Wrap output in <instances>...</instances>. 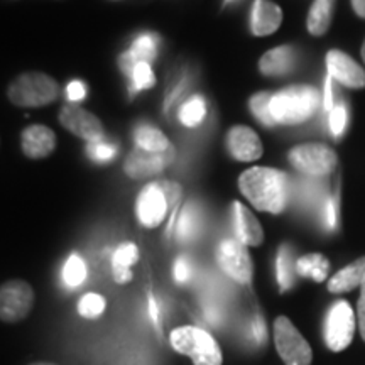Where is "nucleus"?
I'll return each instance as SVG.
<instances>
[{"mask_svg": "<svg viewBox=\"0 0 365 365\" xmlns=\"http://www.w3.org/2000/svg\"><path fill=\"white\" fill-rule=\"evenodd\" d=\"M242 195L261 212L277 215L289 200V178L272 168H250L239 178Z\"/></svg>", "mask_w": 365, "mask_h": 365, "instance_id": "nucleus-1", "label": "nucleus"}, {"mask_svg": "<svg viewBox=\"0 0 365 365\" xmlns=\"http://www.w3.org/2000/svg\"><path fill=\"white\" fill-rule=\"evenodd\" d=\"M319 93L313 86H289L272 95L271 112L276 124L294 125L308 120L318 110Z\"/></svg>", "mask_w": 365, "mask_h": 365, "instance_id": "nucleus-2", "label": "nucleus"}, {"mask_svg": "<svg viewBox=\"0 0 365 365\" xmlns=\"http://www.w3.org/2000/svg\"><path fill=\"white\" fill-rule=\"evenodd\" d=\"M171 346L191 359L193 365H222V350L208 331L198 327H180L171 331Z\"/></svg>", "mask_w": 365, "mask_h": 365, "instance_id": "nucleus-3", "label": "nucleus"}, {"mask_svg": "<svg viewBox=\"0 0 365 365\" xmlns=\"http://www.w3.org/2000/svg\"><path fill=\"white\" fill-rule=\"evenodd\" d=\"M59 97V85L44 73H24L9 86V100L17 107H44Z\"/></svg>", "mask_w": 365, "mask_h": 365, "instance_id": "nucleus-4", "label": "nucleus"}, {"mask_svg": "<svg viewBox=\"0 0 365 365\" xmlns=\"http://www.w3.org/2000/svg\"><path fill=\"white\" fill-rule=\"evenodd\" d=\"M274 344L286 365H312V346L289 318L277 317L274 322Z\"/></svg>", "mask_w": 365, "mask_h": 365, "instance_id": "nucleus-5", "label": "nucleus"}, {"mask_svg": "<svg viewBox=\"0 0 365 365\" xmlns=\"http://www.w3.org/2000/svg\"><path fill=\"white\" fill-rule=\"evenodd\" d=\"M357 318L352 307L344 299L336 301L325 319V341L331 352H341L352 344Z\"/></svg>", "mask_w": 365, "mask_h": 365, "instance_id": "nucleus-6", "label": "nucleus"}, {"mask_svg": "<svg viewBox=\"0 0 365 365\" xmlns=\"http://www.w3.org/2000/svg\"><path fill=\"white\" fill-rule=\"evenodd\" d=\"M289 163L308 176H327L336 168V153L325 144H301L291 149Z\"/></svg>", "mask_w": 365, "mask_h": 365, "instance_id": "nucleus-7", "label": "nucleus"}, {"mask_svg": "<svg viewBox=\"0 0 365 365\" xmlns=\"http://www.w3.org/2000/svg\"><path fill=\"white\" fill-rule=\"evenodd\" d=\"M217 261L222 271L234 281L240 284H247L252 281V257H250L247 245L242 244L239 239L222 240L217 250Z\"/></svg>", "mask_w": 365, "mask_h": 365, "instance_id": "nucleus-8", "label": "nucleus"}, {"mask_svg": "<svg viewBox=\"0 0 365 365\" xmlns=\"http://www.w3.org/2000/svg\"><path fill=\"white\" fill-rule=\"evenodd\" d=\"M34 304V291L26 281L14 279L2 284L0 289V317L2 322L16 323L31 313Z\"/></svg>", "mask_w": 365, "mask_h": 365, "instance_id": "nucleus-9", "label": "nucleus"}, {"mask_svg": "<svg viewBox=\"0 0 365 365\" xmlns=\"http://www.w3.org/2000/svg\"><path fill=\"white\" fill-rule=\"evenodd\" d=\"M175 161V148L164 150V153H150L140 148H134V150L125 159L124 170L125 175L132 180H145V178L159 175L164 168H168Z\"/></svg>", "mask_w": 365, "mask_h": 365, "instance_id": "nucleus-10", "label": "nucleus"}, {"mask_svg": "<svg viewBox=\"0 0 365 365\" xmlns=\"http://www.w3.org/2000/svg\"><path fill=\"white\" fill-rule=\"evenodd\" d=\"M59 122L63 127H66L71 134L78 135L80 139L86 143H98L103 137V125L98 120L97 115L78 107V105L68 103L59 112Z\"/></svg>", "mask_w": 365, "mask_h": 365, "instance_id": "nucleus-11", "label": "nucleus"}, {"mask_svg": "<svg viewBox=\"0 0 365 365\" xmlns=\"http://www.w3.org/2000/svg\"><path fill=\"white\" fill-rule=\"evenodd\" d=\"M168 207H170V202L159 182H150L140 191L137 198V218L144 227L156 228L166 217Z\"/></svg>", "mask_w": 365, "mask_h": 365, "instance_id": "nucleus-12", "label": "nucleus"}, {"mask_svg": "<svg viewBox=\"0 0 365 365\" xmlns=\"http://www.w3.org/2000/svg\"><path fill=\"white\" fill-rule=\"evenodd\" d=\"M227 149L235 161L250 163L262 156V143L252 129L235 125L227 134Z\"/></svg>", "mask_w": 365, "mask_h": 365, "instance_id": "nucleus-13", "label": "nucleus"}, {"mask_svg": "<svg viewBox=\"0 0 365 365\" xmlns=\"http://www.w3.org/2000/svg\"><path fill=\"white\" fill-rule=\"evenodd\" d=\"M327 70L328 76L340 81L349 88H364L365 86V71L364 68L355 63L349 54L331 49L327 54Z\"/></svg>", "mask_w": 365, "mask_h": 365, "instance_id": "nucleus-14", "label": "nucleus"}, {"mask_svg": "<svg viewBox=\"0 0 365 365\" xmlns=\"http://www.w3.org/2000/svg\"><path fill=\"white\" fill-rule=\"evenodd\" d=\"M54 148H56V135L49 127L31 125L22 132V150L27 158H46L53 153Z\"/></svg>", "mask_w": 365, "mask_h": 365, "instance_id": "nucleus-15", "label": "nucleus"}, {"mask_svg": "<svg viewBox=\"0 0 365 365\" xmlns=\"http://www.w3.org/2000/svg\"><path fill=\"white\" fill-rule=\"evenodd\" d=\"M282 12L269 0H255L250 14V31L254 36H269L279 29Z\"/></svg>", "mask_w": 365, "mask_h": 365, "instance_id": "nucleus-16", "label": "nucleus"}, {"mask_svg": "<svg viewBox=\"0 0 365 365\" xmlns=\"http://www.w3.org/2000/svg\"><path fill=\"white\" fill-rule=\"evenodd\" d=\"M235 234L242 244L247 247H259L264 242V230L254 213L240 202L234 203Z\"/></svg>", "mask_w": 365, "mask_h": 365, "instance_id": "nucleus-17", "label": "nucleus"}, {"mask_svg": "<svg viewBox=\"0 0 365 365\" xmlns=\"http://www.w3.org/2000/svg\"><path fill=\"white\" fill-rule=\"evenodd\" d=\"M296 53L291 46H281L267 51L259 61V70L266 76H284L294 70Z\"/></svg>", "mask_w": 365, "mask_h": 365, "instance_id": "nucleus-18", "label": "nucleus"}, {"mask_svg": "<svg viewBox=\"0 0 365 365\" xmlns=\"http://www.w3.org/2000/svg\"><path fill=\"white\" fill-rule=\"evenodd\" d=\"M365 281V255L357 259L349 266L340 269L335 276L328 281V291L330 293L340 294L349 293V291L355 289V287H362Z\"/></svg>", "mask_w": 365, "mask_h": 365, "instance_id": "nucleus-19", "label": "nucleus"}, {"mask_svg": "<svg viewBox=\"0 0 365 365\" xmlns=\"http://www.w3.org/2000/svg\"><path fill=\"white\" fill-rule=\"evenodd\" d=\"M139 261V249L132 242H124L117 247L112 255V272L113 279L118 284H127L132 281L130 267Z\"/></svg>", "mask_w": 365, "mask_h": 365, "instance_id": "nucleus-20", "label": "nucleus"}, {"mask_svg": "<svg viewBox=\"0 0 365 365\" xmlns=\"http://www.w3.org/2000/svg\"><path fill=\"white\" fill-rule=\"evenodd\" d=\"M296 272L303 277H312L313 281L322 282L330 272V262L322 254H308L296 261Z\"/></svg>", "mask_w": 365, "mask_h": 365, "instance_id": "nucleus-21", "label": "nucleus"}, {"mask_svg": "<svg viewBox=\"0 0 365 365\" xmlns=\"http://www.w3.org/2000/svg\"><path fill=\"white\" fill-rule=\"evenodd\" d=\"M335 0H314L308 14V31L313 36H323L331 22Z\"/></svg>", "mask_w": 365, "mask_h": 365, "instance_id": "nucleus-22", "label": "nucleus"}, {"mask_svg": "<svg viewBox=\"0 0 365 365\" xmlns=\"http://www.w3.org/2000/svg\"><path fill=\"white\" fill-rule=\"evenodd\" d=\"M135 148H140L144 150H150V153H164L171 148V143L168 137L163 134L156 127L150 125H140L137 127L134 132Z\"/></svg>", "mask_w": 365, "mask_h": 365, "instance_id": "nucleus-23", "label": "nucleus"}, {"mask_svg": "<svg viewBox=\"0 0 365 365\" xmlns=\"http://www.w3.org/2000/svg\"><path fill=\"white\" fill-rule=\"evenodd\" d=\"M294 271L296 264L293 262V250H291L289 245H282L276 259V276L282 293L293 286Z\"/></svg>", "mask_w": 365, "mask_h": 365, "instance_id": "nucleus-24", "label": "nucleus"}, {"mask_svg": "<svg viewBox=\"0 0 365 365\" xmlns=\"http://www.w3.org/2000/svg\"><path fill=\"white\" fill-rule=\"evenodd\" d=\"M205 117H207V103L198 95L186 100L180 110V120L186 127H198Z\"/></svg>", "mask_w": 365, "mask_h": 365, "instance_id": "nucleus-25", "label": "nucleus"}, {"mask_svg": "<svg viewBox=\"0 0 365 365\" xmlns=\"http://www.w3.org/2000/svg\"><path fill=\"white\" fill-rule=\"evenodd\" d=\"M86 274H88V271H86V264L83 259L78 254H71L68 257L65 267H63V281H65V284L70 287H78L85 282Z\"/></svg>", "mask_w": 365, "mask_h": 365, "instance_id": "nucleus-26", "label": "nucleus"}, {"mask_svg": "<svg viewBox=\"0 0 365 365\" xmlns=\"http://www.w3.org/2000/svg\"><path fill=\"white\" fill-rule=\"evenodd\" d=\"M130 53L137 61L149 63L158 56V38L154 34H143L132 43Z\"/></svg>", "mask_w": 365, "mask_h": 365, "instance_id": "nucleus-27", "label": "nucleus"}, {"mask_svg": "<svg viewBox=\"0 0 365 365\" xmlns=\"http://www.w3.org/2000/svg\"><path fill=\"white\" fill-rule=\"evenodd\" d=\"M271 100L272 95L266 93V91H264V93L254 95V97L250 98V110H252V113L257 117V120L261 122V124L267 127L276 125V120H274L271 112Z\"/></svg>", "mask_w": 365, "mask_h": 365, "instance_id": "nucleus-28", "label": "nucleus"}, {"mask_svg": "<svg viewBox=\"0 0 365 365\" xmlns=\"http://www.w3.org/2000/svg\"><path fill=\"white\" fill-rule=\"evenodd\" d=\"M200 227V215L198 210H196L193 205H186L185 210H182L180 225H178V235H180L181 240H191L196 235Z\"/></svg>", "mask_w": 365, "mask_h": 365, "instance_id": "nucleus-29", "label": "nucleus"}, {"mask_svg": "<svg viewBox=\"0 0 365 365\" xmlns=\"http://www.w3.org/2000/svg\"><path fill=\"white\" fill-rule=\"evenodd\" d=\"M105 307H107V303H105L103 296H100L97 293H88L78 301V313L83 318L95 319L102 317Z\"/></svg>", "mask_w": 365, "mask_h": 365, "instance_id": "nucleus-30", "label": "nucleus"}, {"mask_svg": "<svg viewBox=\"0 0 365 365\" xmlns=\"http://www.w3.org/2000/svg\"><path fill=\"white\" fill-rule=\"evenodd\" d=\"M130 78H132V90L134 91L150 88V86H154V83H156V78H154V73L150 70V65L144 61L137 63Z\"/></svg>", "mask_w": 365, "mask_h": 365, "instance_id": "nucleus-31", "label": "nucleus"}, {"mask_svg": "<svg viewBox=\"0 0 365 365\" xmlns=\"http://www.w3.org/2000/svg\"><path fill=\"white\" fill-rule=\"evenodd\" d=\"M86 153H88V156L93 159V161L107 163V161H112V159L117 156V145L98 140V143L88 144Z\"/></svg>", "mask_w": 365, "mask_h": 365, "instance_id": "nucleus-32", "label": "nucleus"}, {"mask_svg": "<svg viewBox=\"0 0 365 365\" xmlns=\"http://www.w3.org/2000/svg\"><path fill=\"white\" fill-rule=\"evenodd\" d=\"M346 122H349V113H346V107L344 103L335 105L330 110V117H328V125H330V132L335 137H340L344 134Z\"/></svg>", "mask_w": 365, "mask_h": 365, "instance_id": "nucleus-33", "label": "nucleus"}, {"mask_svg": "<svg viewBox=\"0 0 365 365\" xmlns=\"http://www.w3.org/2000/svg\"><path fill=\"white\" fill-rule=\"evenodd\" d=\"M159 186H161V190L164 191V195H166L168 202H170V207L171 205H175L178 200L181 198V186L178 185L175 181H159Z\"/></svg>", "mask_w": 365, "mask_h": 365, "instance_id": "nucleus-34", "label": "nucleus"}, {"mask_svg": "<svg viewBox=\"0 0 365 365\" xmlns=\"http://www.w3.org/2000/svg\"><path fill=\"white\" fill-rule=\"evenodd\" d=\"M190 276H191L190 262L186 261L185 257H180L175 262V279L180 282V284H182V282H186L190 279Z\"/></svg>", "mask_w": 365, "mask_h": 365, "instance_id": "nucleus-35", "label": "nucleus"}, {"mask_svg": "<svg viewBox=\"0 0 365 365\" xmlns=\"http://www.w3.org/2000/svg\"><path fill=\"white\" fill-rule=\"evenodd\" d=\"M66 95L71 102H80V100H83L86 97V86L78 80L71 81L66 88Z\"/></svg>", "mask_w": 365, "mask_h": 365, "instance_id": "nucleus-36", "label": "nucleus"}, {"mask_svg": "<svg viewBox=\"0 0 365 365\" xmlns=\"http://www.w3.org/2000/svg\"><path fill=\"white\" fill-rule=\"evenodd\" d=\"M357 318H359V328H360V335L365 341V281L362 287H360V298H359V304H357Z\"/></svg>", "mask_w": 365, "mask_h": 365, "instance_id": "nucleus-37", "label": "nucleus"}, {"mask_svg": "<svg viewBox=\"0 0 365 365\" xmlns=\"http://www.w3.org/2000/svg\"><path fill=\"white\" fill-rule=\"evenodd\" d=\"M137 59L134 58V54H132L130 51H127L122 54L120 58H118V65H120V70L125 73L127 76H132V73H134V68L137 65Z\"/></svg>", "mask_w": 365, "mask_h": 365, "instance_id": "nucleus-38", "label": "nucleus"}, {"mask_svg": "<svg viewBox=\"0 0 365 365\" xmlns=\"http://www.w3.org/2000/svg\"><path fill=\"white\" fill-rule=\"evenodd\" d=\"M325 222L328 228H335L336 225V207L331 198H328L325 205Z\"/></svg>", "mask_w": 365, "mask_h": 365, "instance_id": "nucleus-39", "label": "nucleus"}, {"mask_svg": "<svg viewBox=\"0 0 365 365\" xmlns=\"http://www.w3.org/2000/svg\"><path fill=\"white\" fill-rule=\"evenodd\" d=\"M331 76H328L325 81V100H323V105H325L327 110H331L335 105H333V86H331Z\"/></svg>", "mask_w": 365, "mask_h": 365, "instance_id": "nucleus-40", "label": "nucleus"}, {"mask_svg": "<svg viewBox=\"0 0 365 365\" xmlns=\"http://www.w3.org/2000/svg\"><path fill=\"white\" fill-rule=\"evenodd\" d=\"M254 328H255V339H257L259 341H266V339H267V330H266V325H264L261 318L255 319Z\"/></svg>", "mask_w": 365, "mask_h": 365, "instance_id": "nucleus-41", "label": "nucleus"}, {"mask_svg": "<svg viewBox=\"0 0 365 365\" xmlns=\"http://www.w3.org/2000/svg\"><path fill=\"white\" fill-rule=\"evenodd\" d=\"M354 11L357 12V16L364 17L365 19V0H352Z\"/></svg>", "mask_w": 365, "mask_h": 365, "instance_id": "nucleus-42", "label": "nucleus"}, {"mask_svg": "<svg viewBox=\"0 0 365 365\" xmlns=\"http://www.w3.org/2000/svg\"><path fill=\"white\" fill-rule=\"evenodd\" d=\"M149 312H150V317H153V319H158V317H159L158 304H156V301H154L153 296L149 298Z\"/></svg>", "mask_w": 365, "mask_h": 365, "instance_id": "nucleus-43", "label": "nucleus"}, {"mask_svg": "<svg viewBox=\"0 0 365 365\" xmlns=\"http://www.w3.org/2000/svg\"><path fill=\"white\" fill-rule=\"evenodd\" d=\"M31 365H56V364H51V362H36V364H31Z\"/></svg>", "mask_w": 365, "mask_h": 365, "instance_id": "nucleus-44", "label": "nucleus"}, {"mask_svg": "<svg viewBox=\"0 0 365 365\" xmlns=\"http://www.w3.org/2000/svg\"><path fill=\"white\" fill-rule=\"evenodd\" d=\"M362 58H364V63H365V41H364V46H362Z\"/></svg>", "mask_w": 365, "mask_h": 365, "instance_id": "nucleus-45", "label": "nucleus"}, {"mask_svg": "<svg viewBox=\"0 0 365 365\" xmlns=\"http://www.w3.org/2000/svg\"><path fill=\"white\" fill-rule=\"evenodd\" d=\"M232 2V0H225V4H230Z\"/></svg>", "mask_w": 365, "mask_h": 365, "instance_id": "nucleus-46", "label": "nucleus"}]
</instances>
